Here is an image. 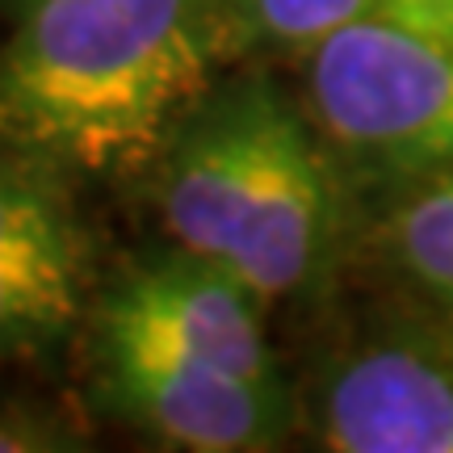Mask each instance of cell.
<instances>
[{
  "label": "cell",
  "mask_w": 453,
  "mask_h": 453,
  "mask_svg": "<svg viewBox=\"0 0 453 453\" xmlns=\"http://www.w3.org/2000/svg\"><path fill=\"white\" fill-rule=\"evenodd\" d=\"M173 243L265 298H319L361 243V180L269 72L211 84L156 160Z\"/></svg>",
  "instance_id": "1"
},
{
  "label": "cell",
  "mask_w": 453,
  "mask_h": 453,
  "mask_svg": "<svg viewBox=\"0 0 453 453\" xmlns=\"http://www.w3.org/2000/svg\"><path fill=\"white\" fill-rule=\"evenodd\" d=\"M223 59L211 0H30L0 47V147L81 177H134Z\"/></svg>",
  "instance_id": "2"
},
{
  "label": "cell",
  "mask_w": 453,
  "mask_h": 453,
  "mask_svg": "<svg viewBox=\"0 0 453 453\" xmlns=\"http://www.w3.org/2000/svg\"><path fill=\"white\" fill-rule=\"evenodd\" d=\"M303 64V101L373 189L453 168V0H365Z\"/></svg>",
  "instance_id": "3"
},
{
  "label": "cell",
  "mask_w": 453,
  "mask_h": 453,
  "mask_svg": "<svg viewBox=\"0 0 453 453\" xmlns=\"http://www.w3.org/2000/svg\"><path fill=\"white\" fill-rule=\"evenodd\" d=\"M303 428L327 453H453V324L390 290L319 357Z\"/></svg>",
  "instance_id": "4"
},
{
  "label": "cell",
  "mask_w": 453,
  "mask_h": 453,
  "mask_svg": "<svg viewBox=\"0 0 453 453\" xmlns=\"http://www.w3.org/2000/svg\"><path fill=\"white\" fill-rule=\"evenodd\" d=\"M93 403L168 449L265 453L303 428L286 378H248L143 344H88Z\"/></svg>",
  "instance_id": "5"
},
{
  "label": "cell",
  "mask_w": 453,
  "mask_h": 453,
  "mask_svg": "<svg viewBox=\"0 0 453 453\" xmlns=\"http://www.w3.org/2000/svg\"><path fill=\"white\" fill-rule=\"evenodd\" d=\"M265 307L223 265L173 243L101 290L88 307V344H143L248 378H286L265 332Z\"/></svg>",
  "instance_id": "6"
},
{
  "label": "cell",
  "mask_w": 453,
  "mask_h": 453,
  "mask_svg": "<svg viewBox=\"0 0 453 453\" xmlns=\"http://www.w3.org/2000/svg\"><path fill=\"white\" fill-rule=\"evenodd\" d=\"M88 231L64 168L0 147V357H42L88 319Z\"/></svg>",
  "instance_id": "7"
},
{
  "label": "cell",
  "mask_w": 453,
  "mask_h": 453,
  "mask_svg": "<svg viewBox=\"0 0 453 453\" xmlns=\"http://www.w3.org/2000/svg\"><path fill=\"white\" fill-rule=\"evenodd\" d=\"M357 252H370L390 290L453 324V168L378 189Z\"/></svg>",
  "instance_id": "8"
},
{
  "label": "cell",
  "mask_w": 453,
  "mask_h": 453,
  "mask_svg": "<svg viewBox=\"0 0 453 453\" xmlns=\"http://www.w3.org/2000/svg\"><path fill=\"white\" fill-rule=\"evenodd\" d=\"M365 0H226L214 9L219 42L231 55H307Z\"/></svg>",
  "instance_id": "9"
},
{
  "label": "cell",
  "mask_w": 453,
  "mask_h": 453,
  "mask_svg": "<svg viewBox=\"0 0 453 453\" xmlns=\"http://www.w3.org/2000/svg\"><path fill=\"white\" fill-rule=\"evenodd\" d=\"M81 449L76 433L67 424L50 420L42 411L0 407V453H64Z\"/></svg>",
  "instance_id": "10"
},
{
  "label": "cell",
  "mask_w": 453,
  "mask_h": 453,
  "mask_svg": "<svg viewBox=\"0 0 453 453\" xmlns=\"http://www.w3.org/2000/svg\"><path fill=\"white\" fill-rule=\"evenodd\" d=\"M223 4H226V0H211V9H223Z\"/></svg>",
  "instance_id": "11"
},
{
  "label": "cell",
  "mask_w": 453,
  "mask_h": 453,
  "mask_svg": "<svg viewBox=\"0 0 453 453\" xmlns=\"http://www.w3.org/2000/svg\"><path fill=\"white\" fill-rule=\"evenodd\" d=\"M21 4H30V0H21Z\"/></svg>",
  "instance_id": "12"
}]
</instances>
